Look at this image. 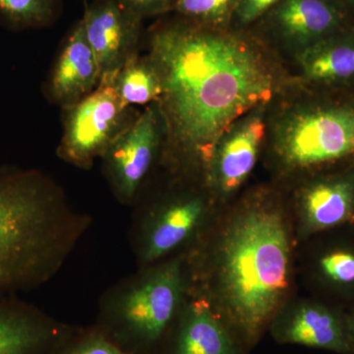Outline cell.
Wrapping results in <instances>:
<instances>
[{"instance_id": "obj_23", "label": "cell", "mask_w": 354, "mask_h": 354, "mask_svg": "<svg viewBox=\"0 0 354 354\" xmlns=\"http://www.w3.org/2000/svg\"><path fill=\"white\" fill-rule=\"evenodd\" d=\"M142 17L169 12L167 0H122Z\"/></svg>"}, {"instance_id": "obj_15", "label": "cell", "mask_w": 354, "mask_h": 354, "mask_svg": "<svg viewBox=\"0 0 354 354\" xmlns=\"http://www.w3.org/2000/svg\"><path fill=\"white\" fill-rule=\"evenodd\" d=\"M206 211V203L198 196L179 198L158 209L142 234L141 260L152 263L183 245L200 227Z\"/></svg>"}, {"instance_id": "obj_19", "label": "cell", "mask_w": 354, "mask_h": 354, "mask_svg": "<svg viewBox=\"0 0 354 354\" xmlns=\"http://www.w3.org/2000/svg\"><path fill=\"white\" fill-rule=\"evenodd\" d=\"M57 0H0V21L14 30L46 26L57 12Z\"/></svg>"}, {"instance_id": "obj_13", "label": "cell", "mask_w": 354, "mask_h": 354, "mask_svg": "<svg viewBox=\"0 0 354 354\" xmlns=\"http://www.w3.org/2000/svg\"><path fill=\"white\" fill-rule=\"evenodd\" d=\"M264 18L283 38L304 48L354 26L329 0H283Z\"/></svg>"}, {"instance_id": "obj_22", "label": "cell", "mask_w": 354, "mask_h": 354, "mask_svg": "<svg viewBox=\"0 0 354 354\" xmlns=\"http://www.w3.org/2000/svg\"><path fill=\"white\" fill-rule=\"evenodd\" d=\"M283 0H239L230 26L245 28L264 18Z\"/></svg>"}, {"instance_id": "obj_21", "label": "cell", "mask_w": 354, "mask_h": 354, "mask_svg": "<svg viewBox=\"0 0 354 354\" xmlns=\"http://www.w3.org/2000/svg\"><path fill=\"white\" fill-rule=\"evenodd\" d=\"M50 354H127L99 328L64 329Z\"/></svg>"}, {"instance_id": "obj_6", "label": "cell", "mask_w": 354, "mask_h": 354, "mask_svg": "<svg viewBox=\"0 0 354 354\" xmlns=\"http://www.w3.org/2000/svg\"><path fill=\"white\" fill-rule=\"evenodd\" d=\"M127 106L111 82H102L94 92L68 108L62 139V157L87 165L106 152L128 127Z\"/></svg>"}, {"instance_id": "obj_2", "label": "cell", "mask_w": 354, "mask_h": 354, "mask_svg": "<svg viewBox=\"0 0 354 354\" xmlns=\"http://www.w3.org/2000/svg\"><path fill=\"white\" fill-rule=\"evenodd\" d=\"M290 236L283 209L266 202L237 209L216 234L206 300L249 353L286 304Z\"/></svg>"}, {"instance_id": "obj_24", "label": "cell", "mask_w": 354, "mask_h": 354, "mask_svg": "<svg viewBox=\"0 0 354 354\" xmlns=\"http://www.w3.org/2000/svg\"><path fill=\"white\" fill-rule=\"evenodd\" d=\"M354 23V0H329Z\"/></svg>"}, {"instance_id": "obj_16", "label": "cell", "mask_w": 354, "mask_h": 354, "mask_svg": "<svg viewBox=\"0 0 354 354\" xmlns=\"http://www.w3.org/2000/svg\"><path fill=\"white\" fill-rule=\"evenodd\" d=\"M305 78L326 90L354 88V26L301 51Z\"/></svg>"}, {"instance_id": "obj_7", "label": "cell", "mask_w": 354, "mask_h": 354, "mask_svg": "<svg viewBox=\"0 0 354 354\" xmlns=\"http://www.w3.org/2000/svg\"><path fill=\"white\" fill-rule=\"evenodd\" d=\"M143 18L122 0H97L86 8L81 20L101 70V83L113 82L134 55Z\"/></svg>"}, {"instance_id": "obj_25", "label": "cell", "mask_w": 354, "mask_h": 354, "mask_svg": "<svg viewBox=\"0 0 354 354\" xmlns=\"http://www.w3.org/2000/svg\"><path fill=\"white\" fill-rule=\"evenodd\" d=\"M346 316H348L349 329H351L354 339V308L349 313H346Z\"/></svg>"}, {"instance_id": "obj_9", "label": "cell", "mask_w": 354, "mask_h": 354, "mask_svg": "<svg viewBox=\"0 0 354 354\" xmlns=\"http://www.w3.org/2000/svg\"><path fill=\"white\" fill-rule=\"evenodd\" d=\"M160 111L151 106L104 153L118 196L131 200L152 165L160 142Z\"/></svg>"}, {"instance_id": "obj_5", "label": "cell", "mask_w": 354, "mask_h": 354, "mask_svg": "<svg viewBox=\"0 0 354 354\" xmlns=\"http://www.w3.org/2000/svg\"><path fill=\"white\" fill-rule=\"evenodd\" d=\"M329 94L293 114L279 131L277 152L291 169L354 165V88Z\"/></svg>"}, {"instance_id": "obj_26", "label": "cell", "mask_w": 354, "mask_h": 354, "mask_svg": "<svg viewBox=\"0 0 354 354\" xmlns=\"http://www.w3.org/2000/svg\"><path fill=\"white\" fill-rule=\"evenodd\" d=\"M167 6H169V11H171L172 7H174V3L177 1V0H167Z\"/></svg>"}, {"instance_id": "obj_17", "label": "cell", "mask_w": 354, "mask_h": 354, "mask_svg": "<svg viewBox=\"0 0 354 354\" xmlns=\"http://www.w3.org/2000/svg\"><path fill=\"white\" fill-rule=\"evenodd\" d=\"M64 330L26 305L0 301V354H50Z\"/></svg>"}, {"instance_id": "obj_20", "label": "cell", "mask_w": 354, "mask_h": 354, "mask_svg": "<svg viewBox=\"0 0 354 354\" xmlns=\"http://www.w3.org/2000/svg\"><path fill=\"white\" fill-rule=\"evenodd\" d=\"M239 2V0H177L171 11L197 24L228 29Z\"/></svg>"}, {"instance_id": "obj_18", "label": "cell", "mask_w": 354, "mask_h": 354, "mask_svg": "<svg viewBox=\"0 0 354 354\" xmlns=\"http://www.w3.org/2000/svg\"><path fill=\"white\" fill-rule=\"evenodd\" d=\"M116 94L125 106L145 104L160 97L162 93L157 70L149 60L133 55L121 67L113 80Z\"/></svg>"}, {"instance_id": "obj_8", "label": "cell", "mask_w": 354, "mask_h": 354, "mask_svg": "<svg viewBox=\"0 0 354 354\" xmlns=\"http://www.w3.org/2000/svg\"><path fill=\"white\" fill-rule=\"evenodd\" d=\"M269 332L279 344L354 354L346 313L320 302L286 304L274 317Z\"/></svg>"}, {"instance_id": "obj_3", "label": "cell", "mask_w": 354, "mask_h": 354, "mask_svg": "<svg viewBox=\"0 0 354 354\" xmlns=\"http://www.w3.org/2000/svg\"><path fill=\"white\" fill-rule=\"evenodd\" d=\"M50 188L37 174L0 171V291L38 283L62 239Z\"/></svg>"}, {"instance_id": "obj_1", "label": "cell", "mask_w": 354, "mask_h": 354, "mask_svg": "<svg viewBox=\"0 0 354 354\" xmlns=\"http://www.w3.org/2000/svg\"><path fill=\"white\" fill-rule=\"evenodd\" d=\"M150 44L172 141L205 162L236 120L274 93L269 65L241 32L180 17L156 27Z\"/></svg>"}, {"instance_id": "obj_14", "label": "cell", "mask_w": 354, "mask_h": 354, "mask_svg": "<svg viewBox=\"0 0 354 354\" xmlns=\"http://www.w3.org/2000/svg\"><path fill=\"white\" fill-rule=\"evenodd\" d=\"M101 80L97 58L86 38L82 20H79L67 37L51 74V97L68 109L90 95Z\"/></svg>"}, {"instance_id": "obj_4", "label": "cell", "mask_w": 354, "mask_h": 354, "mask_svg": "<svg viewBox=\"0 0 354 354\" xmlns=\"http://www.w3.org/2000/svg\"><path fill=\"white\" fill-rule=\"evenodd\" d=\"M183 261L158 266L130 286L95 327L127 354H155L183 308Z\"/></svg>"}, {"instance_id": "obj_10", "label": "cell", "mask_w": 354, "mask_h": 354, "mask_svg": "<svg viewBox=\"0 0 354 354\" xmlns=\"http://www.w3.org/2000/svg\"><path fill=\"white\" fill-rule=\"evenodd\" d=\"M206 299L184 304L155 354H248Z\"/></svg>"}, {"instance_id": "obj_12", "label": "cell", "mask_w": 354, "mask_h": 354, "mask_svg": "<svg viewBox=\"0 0 354 354\" xmlns=\"http://www.w3.org/2000/svg\"><path fill=\"white\" fill-rule=\"evenodd\" d=\"M260 111L234 125L218 142L209 160V181L221 194L234 192L253 171L265 136Z\"/></svg>"}, {"instance_id": "obj_11", "label": "cell", "mask_w": 354, "mask_h": 354, "mask_svg": "<svg viewBox=\"0 0 354 354\" xmlns=\"http://www.w3.org/2000/svg\"><path fill=\"white\" fill-rule=\"evenodd\" d=\"M304 234H313L354 223V165L316 178L300 199Z\"/></svg>"}]
</instances>
